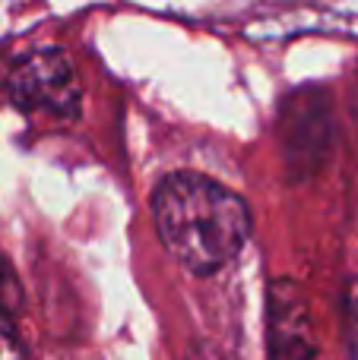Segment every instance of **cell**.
I'll return each mask as SVG.
<instances>
[{
    "label": "cell",
    "instance_id": "cell-1",
    "mask_svg": "<svg viewBox=\"0 0 358 360\" xmlns=\"http://www.w3.org/2000/svg\"><path fill=\"white\" fill-rule=\"evenodd\" d=\"M152 221L162 247L200 278L226 269L254 228L245 199L200 171H175L159 180Z\"/></svg>",
    "mask_w": 358,
    "mask_h": 360
},
{
    "label": "cell",
    "instance_id": "cell-2",
    "mask_svg": "<svg viewBox=\"0 0 358 360\" xmlns=\"http://www.w3.org/2000/svg\"><path fill=\"white\" fill-rule=\"evenodd\" d=\"M4 89L25 114H48L57 120L80 117L82 86L73 60L61 48H35L19 54L6 70Z\"/></svg>",
    "mask_w": 358,
    "mask_h": 360
},
{
    "label": "cell",
    "instance_id": "cell-3",
    "mask_svg": "<svg viewBox=\"0 0 358 360\" xmlns=\"http://www.w3.org/2000/svg\"><path fill=\"white\" fill-rule=\"evenodd\" d=\"M266 342L270 360H321L317 357L311 313L302 288L292 278L270 285V310H266Z\"/></svg>",
    "mask_w": 358,
    "mask_h": 360
},
{
    "label": "cell",
    "instance_id": "cell-4",
    "mask_svg": "<svg viewBox=\"0 0 358 360\" xmlns=\"http://www.w3.org/2000/svg\"><path fill=\"white\" fill-rule=\"evenodd\" d=\"M0 360H25V342L16 326V281L0 262Z\"/></svg>",
    "mask_w": 358,
    "mask_h": 360
}]
</instances>
